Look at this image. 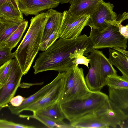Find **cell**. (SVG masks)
Listing matches in <instances>:
<instances>
[{
	"mask_svg": "<svg viewBox=\"0 0 128 128\" xmlns=\"http://www.w3.org/2000/svg\"><path fill=\"white\" fill-rule=\"evenodd\" d=\"M34 113L56 122L63 121L66 118L60 104L58 102Z\"/></svg>",
	"mask_w": 128,
	"mask_h": 128,
	"instance_id": "obj_20",
	"label": "cell"
},
{
	"mask_svg": "<svg viewBox=\"0 0 128 128\" xmlns=\"http://www.w3.org/2000/svg\"><path fill=\"white\" fill-rule=\"evenodd\" d=\"M70 122L84 116L106 112L111 108L108 96L100 91L91 92L83 97L60 104Z\"/></svg>",
	"mask_w": 128,
	"mask_h": 128,
	"instance_id": "obj_3",
	"label": "cell"
},
{
	"mask_svg": "<svg viewBox=\"0 0 128 128\" xmlns=\"http://www.w3.org/2000/svg\"><path fill=\"white\" fill-rule=\"evenodd\" d=\"M6 2H9L13 5L16 8L19 9L16 0H0V6Z\"/></svg>",
	"mask_w": 128,
	"mask_h": 128,
	"instance_id": "obj_30",
	"label": "cell"
},
{
	"mask_svg": "<svg viewBox=\"0 0 128 128\" xmlns=\"http://www.w3.org/2000/svg\"><path fill=\"white\" fill-rule=\"evenodd\" d=\"M93 49L89 36L85 34L72 39L60 38L39 54L33 66L34 74L50 70L66 71L74 64L72 61L76 58L87 56Z\"/></svg>",
	"mask_w": 128,
	"mask_h": 128,
	"instance_id": "obj_1",
	"label": "cell"
},
{
	"mask_svg": "<svg viewBox=\"0 0 128 128\" xmlns=\"http://www.w3.org/2000/svg\"><path fill=\"white\" fill-rule=\"evenodd\" d=\"M114 8L112 4L103 1L90 15L87 26L99 31L105 29L109 24L107 23L108 21L117 20V15L113 11Z\"/></svg>",
	"mask_w": 128,
	"mask_h": 128,
	"instance_id": "obj_10",
	"label": "cell"
},
{
	"mask_svg": "<svg viewBox=\"0 0 128 128\" xmlns=\"http://www.w3.org/2000/svg\"><path fill=\"white\" fill-rule=\"evenodd\" d=\"M111 108L120 120L128 117V89L108 88Z\"/></svg>",
	"mask_w": 128,
	"mask_h": 128,
	"instance_id": "obj_13",
	"label": "cell"
},
{
	"mask_svg": "<svg viewBox=\"0 0 128 128\" xmlns=\"http://www.w3.org/2000/svg\"><path fill=\"white\" fill-rule=\"evenodd\" d=\"M87 57L90 67L86 76L92 82L100 83L104 87L106 85L108 77L117 75V72L102 51L93 49Z\"/></svg>",
	"mask_w": 128,
	"mask_h": 128,
	"instance_id": "obj_5",
	"label": "cell"
},
{
	"mask_svg": "<svg viewBox=\"0 0 128 128\" xmlns=\"http://www.w3.org/2000/svg\"><path fill=\"white\" fill-rule=\"evenodd\" d=\"M63 74L59 72L55 78L49 83L45 85L32 95L26 98L22 104L18 107H15L10 104L8 106V109L12 114L18 115L24 111L29 105L34 103L44 96L58 82Z\"/></svg>",
	"mask_w": 128,
	"mask_h": 128,
	"instance_id": "obj_15",
	"label": "cell"
},
{
	"mask_svg": "<svg viewBox=\"0 0 128 128\" xmlns=\"http://www.w3.org/2000/svg\"><path fill=\"white\" fill-rule=\"evenodd\" d=\"M103 0H70L68 10L72 16L90 15Z\"/></svg>",
	"mask_w": 128,
	"mask_h": 128,
	"instance_id": "obj_16",
	"label": "cell"
},
{
	"mask_svg": "<svg viewBox=\"0 0 128 128\" xmlns=\"http://www.w3.org/2000/svg\"><path fill=\"white\" fill-rule=\"evenodd\" d=\"M73 64L78 66V64H82L86 66L88 68L89 59L84 56H81L76 58L72 61Z\"/></svg>",
	"mask_w": 128,
	"mask_h": 128,
	"instance_id": "obj_27",
	"label": "cell"
},
{
	"mask_svg": "<svg viewBox=\"0 0 128 128\" xmlns=\"http://www.w3.org/2000/svg\"><path fill=\"white\" fill-rule=\"evenodd\" d=\"M33 126L17 123L5 119H0V128H35Z\"/></svg>",
	"mask_w": 128,
	"mask_h": 128,
	"instance_id": "obj_26",
	"label": "cell"
},
{
	"mask_svg": "<svg viewBox=\"0 0 128 128\" xmlns=\"http://www.w3.org/2000/svg\"><path fill=\"white\" fill-rule=\"evenodd\" d=\"M119 128H128V117L120 120Z\"/></svg>",
	"mask_w": 128,
	"mask_h": 128,
	"instance_id": "obj_31",
	"label": "cell"
},
{
	"mask_svg": "<svg viewBox=\"0 0 128 128\" xmlns=\"http://www.w3.org/2000/svg\"><path fill=\"white\" fill-rule=\"evenodd\" d=\"M106 85L112 88L119 89H128V79L117 74L108 77Z\"/></svg>",
	"mask_w": 128,
	"mask_h": 128,
	"instance_id": "obj_23",
	"label": "cell"
},
{
	"mask_svg": "<svg viewBox=\"0 0 128 128\" xmlns=\"http://www.w3.org/2000/svg\"><path fill=\"white\" fill-rule=\"evenodd\" d=\"M50 16L44 30L40 48L45 50L60 38V32L62 18V12L52 8L49 9Z\"/></svg>",
	"mask_w": 128,
	"mask_h": 128,
	"instance_id": "obj_11",
	"label": "cell"
},
{
	"mask_svg": "<svg viewBox=\"0 0 128 128\" xmlns=\"http://www.w3.org/2000/svg\"><path fill=\"white\" fill-rule=\"evenodd\" d=\"M19 117L21 118H32L36 119L48 128H73L70 124H68L63 121L56 122L42 116L36 113L32 115H27L19 114Z\"/></svg>",
	"mask_w": 128,
	"mask_h": 128,
	"instance_id": "obj_21",
	"label": "cell"
},
{
	"mask_svg": "<svg viewBox=\"0 0 128 128\" xmlns=\"http://www.w3.org/2000/svg\"><path fill=\"white\" fill-rule=\"evenodd\" d=\"M60 38L72 39L79 36L87 24L90 15L72 16L67 10L62 12Z\"/></svg>",
	"mask_w": 128,
	"mask_h": 128,
	"instance_id": "obj_9",
	"label": "cell"
},
{
	"mask_svg": "<svg viewBox=\"0 0 128 128\" xmlns=\"http://www.w3.org/2000/svg\"><path fill=\"white\" fill-rule=\"evenodd\" d=\"M65 73L66 71L63 72L56 84L40 99L26 108L24 111H29L34 113L58 102L64 89Z\"/></svg>",
	"mask_w": 128,
	"mask_h": 128,
	"instance_id": "obj_12",
	"label": "cell"
},
{
	"mask_svg": "<svg viewBox=\"0 0 128 128\" xmlns=\"http://www.w3.org/2000/svg\"><path fill=\"white\" fill-rule=\"evenodd\" d=\"M12 64V60L6 62L0 67V88L4 84L10 73Z\"/></svg>",
	"mask_w": 128,
	"mask_h": 128,
	"instance_id": "obj_24",
	"label": "cell"
},
{
	"mask_svg": "<svg viewBox=\"0 0 128 128\" xmlns=\"http://www.w3.org/2000/svg\"><path fill=\"white\" fill-rule=\"evenodd\" d=\"M109 59L112 64L121 72L123 76L128 79V57L114 49L109 48Z\"/></svg>",
	"mask_w": 128,
	"mask_h": 128,
	"instance_id": "obj_17",
	"label": "cell"
},
{
	"mask_svg": "<svg viewBox=\"0 0 128 128\" xmlns=\"http://www.w3.org/2000/svg\"><path fill=\"white\" fill-rule=\"evenodd\" d=\"M24 75L16 58L12 59L10 75L4 85L0 88V110L8 107L11 99L20 86Z\"/></svg>",
	"mask_w": 128,
	"mask_h": 128,
	"instance_id": "obj_8",
	"label": "cell"
},
{
	"mask_svg": "<svg viewBox=\"0 0 128 128\" xmlns=\"http://www.w3.org/2000/svg\"><path fill=\"white\" fill-rule=\"evenodd\" d=\"M26 98L20 95L13 97L10 100V104L12 106L17 107L20 106Z\"/></svg>",
	"mask_w": 128,
	"mask_h": 128,
	"instance_id": "obj_28",
	"label": "cell"
},
{
	"mask_svg": "<svg viewBox=\"0 0 128 128\" xmlns=\"http://www.w3.org/2000/svg\"><path fill=\"white\" fill-rule=\"evenodd\" d=\"M49 9L32 17L26 33L16 50L24 75L26 74L38 51L44 28L50 16Z\"/></svg>",
	"mask_w": 128,
	"mask_h": 128,
	"instance_id": "obj_2",
	"label": "cell"
},
{
	"mask_svg": "<svg viewBox=\"0 0 128 128\" xmlns=\"http://www.w3.org/2000/svg\"><path fill=\"white\" fill-rule=\"evenodd\" d=\"M120 121L111 108L105 112L82 116L70 122V124L73 128H119Z\"/></svg>",
	"mask_w": 128,
	"mask_h": 128,
	"instance_id": "obj_7",
	"label": "cell"
},
{
	"mask_svg": "<svg viewBox=\"0 0 128 128\" xmlns=\"http://www.w3.org/2000/svg\"><path fill=\"white\" fill-rule=\"evenodd\" d=\"M91 29L89 37L93 49L118 48L126 50L128 39L120 34L117 26L110 24L101 31Z\"/></svg>",
	"mask_w": 128,
	"mask_h": 128,
	"instance_id": "obj_6",
	"label": "cell"
},
{
	"mask_svg": "<svg viewBox=\"0 0 128 128\" xmlns=\"http://www.w3.org/2000/svg\"><path fill=\"white\" fill-rule=\"evenodd\" d=\"M0 18L8 19H24L19 9L12 4L6 2L0 6Z\"/></svg>",
	"mask_w": 128,
	"mask_h": 128,
	"instance_id": "obj_22",
	"label": "cell"
},
{
	"mask_svg": "<svg viewBox=\"0 0 128 128\" xmlns=\"http://www.w3.org/2000/svg\"><path fill=\"white\" fill-rule=\"evenodd\" d=\"M112 48L124 54L128 57V51L126 50L118 48Z\"/></svg>",
	"mask_w": 128,
	"mask_h": 128,
	"instance_id": "obj_32",
	"label": "cell"
},
{
	"mask_svg": "<svg viewBox=\"0 0 128 128\" xmlns=\"http://www.w3.org/2000/svg\"><path fill=\"white\" fill-rule=\"evenodd\" d=\"M28 22L24 20L18 28L5 40L0 42V48L6 47L12 50L20 40L28 26Z\"/></svg>",
	"mask_w": 128,
	"mask_h": 128,
	"instance_id": "obj_19",
	"label": "cell"
},
{
	"mask_svg": "<svg viewBox=\"0 0 128 128\" xmlns=\"http://www.w3.org/2000/svg\"><path fill=\"white\" fill-rule=\"evenodd\" d=\"M9 48L6 47L0 48V65L2 66L7 62L13 59L16 56V52H12Z\"/></svg>",
	"mask_w": 128,
	"mask_h": 128,
	"instance_id": "obj_25",
	"label": "cell"
},
{
	"mask_svg": "<svg viewBox=\"0 0 128 128\" xmlns=\"http://www.w3.org/2000/svg\"><path fill=\"white\" fill-rule=\"evenodd\" d=\"M18 8L26 16H35L43 10L57 7L60 3L52 0H16Z\"/></svg>",
	"mask_w": 128,
	"mask_h": 128,
	"instance_id": "obj_14",
	"label": "cell"
},
{
	"mask_svg": "<svg viewBox=\"0 0 128 128\" xmlns=\"http://www.w3.org/2000/svg\"><path fill=\"white\" fill-rule=\"evenodd\" d=\"M24 20L22 19L0 18V42L10 36Z\"/></svg>",
	"mask_w": 128,
	"mask_h": 128,
	"instance_id": "obj_18",
	"label": "cell"
},
{
	"mask_svg": "<svg viewBox=\"0 0 128 128\" xmlns=\"http://www.w3.org/2000/svg\"><path fill=\"white\" fill-rule=\"evenodd\" d=\"M121 17L122 19L123 20L128 19V12H124Z\"/></svg>",
	"mask_w": 128,
	"mask_h": 128,
	"instance_id": "obj_33",
	"label": "cell"
},
{
	"mask_svg": "<svg viewBox=\"0 0 128 128\" xmlns=\"http://www.w3.org/2000/svg\"><path fill=\"white\" fill-rule=\"evenodd\" d=\"M119 31L120 34L126 38L128 39V24L123 26L120 23L118 24Z\"/></svg>",
	"mask_w": 128,
	"mask_h": 128,
	"instance_id": "obj_29",
	"label": "cell"
},
{
	"mask_svg": "<svg viewBox=\"0 0 128 128\" xmlns=\"http://www.w3.org/2000/svg\"><path fill=\"white\" fill-rule=\"evenodd\" d=\"M84 70L74 64L66 71L64 89L58 102L59 104L78 99L90 94Z\"/></svg>",
	"mask_w": 128,
	"mask_h": 128,
	"instance_id": "obj_4",
	"label": "cell"
},
{
	"mask_svg": "<svg viewBox=\"0 0 128 128\" xmlns=\"http://www.w3.org/2000/svg\"><path fill=\"white\" fill-rule=\"evenodd\" d=\"M58 2H59V3H60L62 4H65L68 2H69L70 0H52Z\"/></svg>",
	"mask_w": 128,
	"mask_h": 128,
	"instance_id": "obj_34",
	"label": "cell"
}]
</instances>
